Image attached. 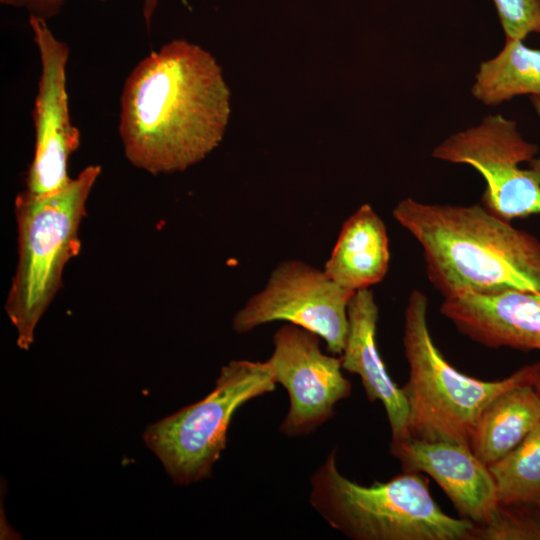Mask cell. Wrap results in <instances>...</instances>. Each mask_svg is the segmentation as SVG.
I'll return each instance as SVG.
<instances>
[{
  "label": "cell",
  "instance_id": "cell-1",
  "mask_svg": "<svg viewBox=\"0 0 540 540\" xmlns=\"http://www.w3.org/2000/svg\"><path fill=\"white\" fill-rule=\"evenodd\" d=\"M120 106L127 160L152 175L169 174L200 162L222 141L230 91L209 52L176 39L134 67Z\"/></svg>",
  "mask_w": 540,
  "mask_h": 540
},
{
  "label": "cell",
  "instance_id": "cell-2",
  "mask_svg": "<svg viewBox=\"0 0 540 540\" xmlns=\"http://www.w3.org/2000/svg\"><path fill=\"white\" fill-rule=\"evenodd\" d=\"M395 220L419 243L429 281L444 298L540 292V241L483 205L401 200Z\"/></svg>",
  "mask_w": 540,
  "mask_h": 540
},
{
  "label": "cell",
  "instance_id": "cell-3",
  "mask_svg": "<svg viewBox=\"0 0 540 540\" xmlns=\"http://www.w3.org/2000/svg\"><path fill=\"white\" fill-rule=\"evenodd\" d=\"M310 486L311 506L353 540H473L475 523L447 515L419 472L403 471L364 486L338 470L333 449L311 475Z\"/></svg>",
  "mask_w": 540,
  "mask_h": 540
},
{
  "label": "cell",
  "instance_id": "cell-4",
  "mask_svg": "<svg viewBox=\"0 0 540 540\" xmlns=\"http://www.w3.org/2000/svg\"><path fill=\"white\" fill-rule=\"evenodd\" d=\"M100 174L101 166L89 165L51 195L22 191L15 198L18 261L4 308L22 350L33 344L36 326L61 288L65 265L80 251V225Z\"/></svg>",
  "mask_w": 540,
  "mask_h": 540
},
{
  "label": "cell",
  "instance_id": "cell-5",
  "mask_svg": "<svg viewBox=\"0 0 540 540\" xmlns=\"http://www.w3.org/2000/svg\"><path fill=\"white\" fill-rule=\"evenodd\" d=\"M428 300L415 289L404 312L403 346L409 366L401 387L408 406L407 438L469 446L484 408L509 388L531 382V365L484 381L459 372L435 345L427 323ZM470 447V446H469Z\"/></svg>",
  "mask_w": 540,
  "mask_h": 540
},
{
  "label": "cell",
  "instance_id": "cell-6",
  "mask_svg": "<svg viewBox=\"0 0 540 540\" xmlns=\"http://www.w3.org/2000/svg\"><path fill=\"white\" fill-rule=\"evenodd\" d=\"M276 384L268 360H232L220 369L206 397L148 425L143 440L175 484L186 486L207 479L226 447L236 411L273 392Z\"/></svg>",
  "mask_w": 540,
  "mask_h": 540
},
{
  "label": "cell",
  "instance_id": "cell-7",
  "mask_svg": "<svg viewBox=\"0 0 540 540\" xmlns=\"http://www.w3.org/2000/svg\"><path fill=\"white\" fill-rule=\"evenodd\" d=\"M537 152L538 147L523 139L514 121L498 114L451 135L432 156L477 170L486 183L483 206L510 221L540 214V171L520 167Z\"/></svg>",
  "mask_w": 540,
  "mask_h": 540
},
{
  "label": "cell",
  "instance_id": "cell-8",
  "mask_svg": "<svg viewBox=\"0 0 540 540\" xmlns=\"http://www.w3.org/2000/svg\"><path fill=\"white\" fill-rule=\"evenodd\" d=\"M355 292L322 269L300 260L280 262L262 290L251 296L232 319L239 334L275 321H285L318 335L327 351L341 355L348 332L347 309Z\"/></svg>",
  "mask_w": 540,
  "mask_h": 540
},
{
  "label": "cell",
  "instance_id": "cell-9",
  "mask_svg": "<svg viewBox=\"0 0 540 540\" xmlns=\"http://www.w3.org/2000/svg\"><path fill=\"white\" fill-rule=\"evenodd\" d=\"M29 25L40 56L41 74L32 113L34 155L24 192L42 197L61 190L71 181L68 162L80 146V131L73 125L69 110V46L53 34L47 21L29 16Z\"/></svg>",
  "mask_w": 540,
  "mask_h": 540
},
{
  "label": "cell",
  "instance_id": "cell-10",
  "mask_svg": "<svg viewBox=\"0 0 540 540\" xmlns=\"http://www.w3.org/2000/svg\"><path fill=\"white\" fill-rule=\"evenodd\" d=\"M273 346L268 362L290 401L279 431L291 438L308 435L334 416L337 403L350 396L351 382L340 356L325 354L311 331L287 323L273 335Z\"/></svg>",
  "mask_w": 540,
  "mask_h": 540
},
{
  "label": "cell",
  "instance_id": "cell-11",
  "mask_svg": "<svg viewBox=\"0 0 540 540\" xmlns=\"http://www.w3.org/2000/svg\"><path fill=\"white\" fill-rule=\"evenodd\" d=\"M389 450L403 471L429 475L463 518L482 523L497 507L495 484L488 466L468 445L404 438L391 440Z\"/></svg>",
  "mask_w": 540,
  "mask_h": 540
},
{
  "label": "cell",
  "instance_id": "cell-12",
  "mask_svg": "<svg viewBox=\"0 0 540 540\" xmlns=\"http://www.w3.org/2000/svg\"><path fill=\"white\" fill-rule=\"evenodd\" d=\"M440 312L460 333L483 346L540 351V292L464 294L444 298Z\"/></svg>",
  "mask_w": 540,
  "mask_h": 540
},
{
  "label": "cell",
  "instance_id": "cell-13",
  "mask_svg": "<svg viewBox=\"0 0 540 540\" xmlns=\"http://www.w3.org/2000/svg\"><path fill=\"white\" fill-rule=\"evenodd\" d=\"M347 315L348 332L340 355L342 368L360 377L370 402L382 403L390 425L391 440L407 438L408 406L402 389L387 372L377 347L379 310L369 288L355 292Z\"/></svg>",
  "mask_w": 540,
  "mask_h": 540
},
{
  "label": "cell",
  "instance_id": "cell-14",
  "mask_svg": "<svg viewBox=\"0 0 540 540\" xmlns=\"http://www.w3.org/2000/svg\"><path fill=\"white\" fill-rule=\"evenodd\" d=\"M389 263L386 226L369 204H363L343 223L323 270L341 287L357 292L381 282Z\"/></svg>",
  "mask_w": 540,
  "mask_h": 540
},
{
  "label": "cell",
  "instance_id": "cell-15",
  "mask_svg": "<svg viewBox=\"0 0 540 540\" xmlns=\"http://www.w3.org/2000/svg\"><path fill=\"white\" fill-rule=\"evenodd\" d=\"M540 424V395L531 382L495 397L480 414L469 446L487 466L513 450Z\"/></svg>",
  "mask_w": 540,
  "mask_h": 540
},
{
  "label": "cell",
  "instance_id": "cell-16",
  "mask_svg": "<svg viewBox=\"0 0 540 540\" xmlns=\"http://www.w3.org/2000/svg\"><path fill=\"white\" fill-rule=\"evenodd\" d=\"M473 96L486 105H497L517 95L540 96V50L522 40L506 38L500 53L480 64Z\"/></svg>",
  "mask_w": 540,
  "mask_h": 540
},
{
  "label": "cell",
  "instance_id": "cell-17",
  "mask_svg": "<svg viewBox=\"0 0 540 540\" xmlns=\"http://www.w3.org/2000/svg\"><path fill=\"white\" fill-rule=\"evenodd\" d=\"M488 469L497 504L536 506L540 502V424Z\"/></svg>",
  "mask_w": 540,
  "mask_h": 540
},
{
  "label": "cell",
  "instance_id": "cell-18",
  "mask_svg": "<svg viewBox=\"0 0 540 540\" xmlns=\"http://www.w3.org/2000/svg\"><path fill=\"white\" fill-rule=\"evenodd\" d=\"M473 540H540V512L535 505L497 504L486 521L475 523Z\"/></svg>",
  "mask_w": 540,
  "mask_h": 540
},
{
  "label": "cell",
  "instance_id": "cell-19",
  "mask_svg": "<svg viewBox=\"0 0 540 540\" xmlns=\"http://www.w3.org/2000/svg\"><path fill=\"white\" fill-rule=\"evenodd\" d=\"M506 38L522 40L540 33V0H493Z\"/></svg>",
  "mask_w": 540,
  "mask_h": 540
},
{
  "label": "cell",
  "instance_id": "cell-20",
  "mask_svg": "<svg viewBox=\"0 0 540 540\" xmlns=\"http://www.w3.org/2000/svg\"><path fill=\"white\" fill-rule=\"evenodd\" d=\"M0 3L4 6L24 9L29 16L48 21L60 14L66 0H0ZM156 7L157 0H144L143 15L148 29H150Z\"/></svg>",
  "mask_w": 540,
  "mask_h": 540
},
{
  "label": "cell",
  "instance_id": "cell-21",
  "mask_svg": "<svg viewBox=\"0 0 540 540\" xmlns=\"http://www.w3.org/2000/svg\"><path fill=\"white\" fill-rule=\"evenodd\" d=\"M531 384L540 395V362L531 365Z\"/></svg>",
  "mask_w": 540,
  "mask_h": 540
},
{
  "label": "cell",
  "instance_id": "cell-22",
  "mask_svg": "<svg viewBox=\"0 0 540 540\" xmlns=\"http://www.w3.org/2000/svg\"><path fill=\"white\" fill-rule=\"evenodd\" d=\"M531 100L533 102L535 110L537 111V113H538V115L540 117V96L532 95ZM530 167L540 171V157L539 158H534L533 160H531L530 161Z\"/></svg>",
  "mask_w": 540,
  "mask_h": 540
},
{
  "label": "cell",
  "instance_id": "cell-23",
  "mask_svg": "<svg viewBox=\"0 0 540 540\" xmlns=\"http://www.w3.org/2000/svg\"><path fill=\"white\" fill-rule=\"evenodd\" d=\"M536 506H537V508H538V510L540 512V502Z\"/></svg>",
  "mask_w": 540,
  "mask_h": 540
}]
</instances>
